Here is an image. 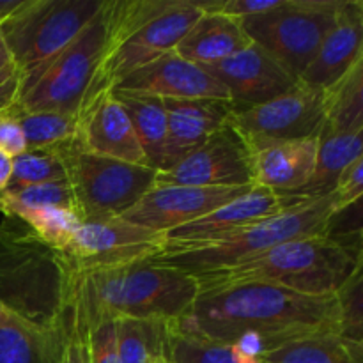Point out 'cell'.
Returning a JSON list of instances; mask_svg holds the SVG:
<instances>
[{"label": "cell", "instance_id": "obj_35", "mask_svg": "<svg viewBox=\"0 0 363 363\" xmlns=\"http://www.w3.org/2000/svg\"><path fill=\"white\" fill-rule=\"evenodd\" d=\"M92 363H121L116 321H105L87 332Z\"/></svg>", "mask_w": 363, "mask_h": 363}, {"label": "cell", "instance_id": "obj_34", "mask_svg": "<svg viewBox=\"0 0 363 363\" xmlns=\"http://www.w3.org/2000/svg\"><path fill=\"white\" fill-rule=\"evenodd\" d=\"M64 325H66V342H64L59 363H92L91 351H89L87 330H85L84 323L78 318L73 301H71L66 315H64Z\"/></svg>", "mask_w": 363, "mask_h": 363}, {"label": "cell", "instance_id": "obj_45", "mask_svg": "<svg viewBox=\"0 0 363 363\" xmlns=\"http://www.w3.org/2000/svg\"><path fill=\"white\" fill-rule=\"evenodd\" d=\"M360 2H362V6H363V0H360Z\"/></svg>", "mask_w": 363, "mask_h": 363}, {"label": "cell", "instance_id": "obj_40", "mask_svg": "<svg viewBox=\"0 0 363 363\" xmlns=\"http://www.w3.org/2000/svg\"><path fill=\"white\" fill-rule=\"evenodd\" d=\"M11 176H13V158L0 151V194L7 190L11 183Z\"/></svg>", "mask_w": 363, "mask_h": 363}, {"label": "cell", "instance_id": "obj_32", "mask_svg": "<svg viewBox=\"0 0 363 363\" xmlns=\"http://www.w3.org/2000/svg\"><path fill=\"white\" fill-rule=\"evenodd\" d=\"M64 149H27L13 158V176L7 188H27L35 184L57 183L67 179Z\"/></svg>", "mask_w": 363, "mask_h": 363}, {"label": "cell", "instance_id": "obj_37", "mask_svg": "<svg viewBox=\"0 0 363 363\" xmlns=\"http://www.w3.org/2000/svg\"><path fill=\"white\" fill-rule=\"evenodd\" d=\"M335 201H337V209L344 208V206L351 204V202L357 201L358 197L363 195V155L346 172L342 174V177L337 183L335 191ZM335 209V211H337Z\"/></svg>", "mask_w": 363, "mask_h": 363}, {"label": "cell", "instance_id": "obj_21", "mask_svg": "<svg viewBox=\"0 0 363 363\" xmlns=\"http://www.w3.org/2000/svg\"><path fill=\"white\" fill-rule=\"evenodd\" d=\"M169 119L163 169L167 170L204 144L230 121L234 106L223 99H163ZM160 172V170H158Z\"/></svg>", "mask_w": 363, "mask_h": 363}, {"label": "cell", "instance_id": "obj_9", "mask_svg": "<svg viewBox=\"0 0 363 363\" xmlns=\"http://www.w3.org/2000/svg\"><path fill=\"white\" fill-rule=\"evenodd\" d=\"M340 6L342 0H284L269 13L240 21L252 43L300 80L335 23Z\"/></svg>", "mask_w": 363, "mask_h": 363}, {"label": "cell", "instance_id": "obj_30", "mask_svg": "<svg viewBox=\"0 0 363 363\" xmlns=\"http://www.w3.org/2000/svg\"><path fill=\"white\" fill-rule=\"evenodd\" d=\"M167 363H261V360L240 353L233 344L179 332L170 321Z\"/></svg>", "mask_w": 363, "mask_h": 363}, {"label": "cell", "instance_id": "obj_38", "mask_svg": "<svg viewBox=\"0 0 363 363\" xmlns=\"http://www.w3.org/2000/svg\"><path fill=\"white\" fill-rule=\"evenodd\" d=\"M28 149L27 138L16 117L11 116L9 110L0 116V151L11 158L23 155Z\"/></svg>", "mask_w": 363, "mask_h": 363}, {"label": "cell", "instance_id": "obj_29", "mask_svg": "<svg viewBox=\"0 0 363 363\" xmlns=\"http://www.w3.org/2000/svg\"><path fill=\"white\" fill-rule=\"evenodd\" d=\"M326 94L328 117L323 133L360 130L363 126V53L347 71L346 77Z\"/></svg>", "mask_w": 363, "mask_h": 363}, {"label": "cell", "instance_id": "obj_1", "mask_svg": "<svg viewBox=\"0 0 363 363\" xmlns=\"http://www.w3.org/2000/svg\"><path fill=\"white\" fill-rule=\"evenodd\" d=\"M174 326L223 344L254 333L273 351L318 333H339V298L308 296L261 282L227 284L202 289Z\"/></svg>", "mask_w": 363, "mask_h": 363}, {"label": "cell", "instance_id": "obj_26", "mask_svg": "<svg viewBox=\"0 0 363 363\" xmlns=\"http://www.w3.org/2000/svg\"><path fill=\"white\" fill-rule=\"evenodd\" d=\"M113 96L126 108L149 167L155 169L156 172L162 170L163 160H165L167 137H169V119H167L163 99L151 98V96Z\"/></svg>", "mask_w": 363, "mask_h": 363}, {"label": "cell", "instance_id": "obj_20", "mask_svg": "<svg viewBox=\"0 0 363 363\" xmlns=\"http://www.w3.org/2000/svg\"><path fill=\"white\" fill-rule=\"evenodd\" d=\"M319 138L268 142L250 147L254 186L296 197L314 176Z\"/></svg>", "mask_w": 363, "mask_h": 363}, {"label": "cell", "instance_id": "obj_19", "mask_svg": "<svg viewBox=\"0 0 363 363\" xmlns=\"http://www.w3.org/2000/svg\"><path fill=\"white\" fill-rule=\"evenodd\" d=\"M363 53V6L342 0L337 20L300 82L319 91H332Z\"/></svg>", "mask_w": 363, "mask_h": 363}, {"label": "cell", "instance_id": "obj_27", "mask_svg": "<svg viewBox=\"0 0 363 363\" xmlns=\"http://www.w3.org/2000/svg\"><path fill=\"white\" fill-rule=\"evenodd\" d=\"M261 363H363V347L340 333H318L269 351Z\"/></svg>", "mask_w": 363, "mask_h": 363}, {"label": "cell", "instance_id": "obj_43", "mask_svg": "<svg viewBox=\"0 0 363 363\" xmlns=\"http://www.w3.org/2000/svg\"><path fill=\"white\" fill-rule=\"evenodd\" d=\"M23 4V0H0V21L14 13Z\"/></svg>", "mask_w": 363, "mask_h": 363}, {"label": "cell", "instance_id": "obj_33", "mask_svg": "<svg viewBox=\"0 0 363 363\" xmlns=\"http://www.w3.org/2000/svg\"><path fill=\"white\" fill-rule=\"evenodd\" d=\"M339 298V333L363 347V272L354 275Z\"/></svg>", "mask_w": 363, "mask_h": 363}, {"label": "cell", "instance_id": "obj_17", "mask_svg": "<svg viewBox=\"0 0 363 363\" xmlns=\"http://www.w3.org/2000/svg\"><path fill=\"white\" fill-rule=\"evenodd\" d=\"M77 145L91 155L149 167L130 116L112 91L98 92L82 103Z\"/></svg>", "mask_w": 363, "mask_h": 363}, {"label": "cell", "instance_id": "obj_15", "mask_svg": "<svg viewBox=\"0 0 363 363\" xmlns=\"http://www.w3.org/2000/svg\"><path fill=\"white\" fill-rule=\"evenodd\" d=\"M250 188L254 186L208 188L155 184L133 208L124 213L123 218L155 233L167 234L202 218Z\"/></svg>", "mask_w": 363, "mask_h": 363}, {"label": "cell", "instance_id": "obj_12", "mask_svg": "<svg viewBox=\"0 0 363 363\" xmlns=\"http://www.w3.org/2000/svg\"><path fill=\"white\" fill-rule=\"evenodd\" d=\"M165 245V234L155 233L117 216L82 223L62 255L74 275H78L92 269L149 261L162 254Z\"/></svg>", "mask_w": 363, "mask_h": 363}, {"label": "cell", "instance_id": "obj_44", "mask_svg": "<svg viewBox=\"0 0 363 363\" xmlns=\"http://www.w3.org/2000/svg\"><path fill=\"white\" fill-rule=\"evenodd\" d=\"M357 241H358V252H360V264H358V273H362L363 272V234L357 236Z\"/></svg>", "mask_w": 363, "mask_h": 363}, {"label": "cell", "instance_id": "obj_11", "mask_svg": "<svg viewBox=\"0 0 363 363\" xmlns=\"http://www.w3.org/2000/svg\"><path fill=\"white\" fill-rule=\"evenodd\" d=\"M328 117V94L298 82L284 94L248 108H234L229 123L248 149L268 142L319 138Z\"/></svg>", "mask_w": 363, "mask_h": 363}, {"label": "cell", "instance_id": "obj_13", "mask_svg": "<svg viewBox=\"0 0 363 363\" xmlns=\"http://www.w3.org/2000/svg\"><path fill=\"white\" fill-rule=\"evenodd\" d=\"M160 186H254L252 155L230 123L167 170L156 172Z\"/></svg>", "mask_w": 363, "mask_h": 363}, {"label": "cell", "instance_id": "obj_41", "mask_svg": "<svg viewBox=\"0 0 363 363\" xmlns=\"http://www.w3.org/2000/svg\"><path fill=\"white\" fill-rule=\"evenodd\" d=\"M16 323H23V319L20 315L14 314L13 311L6 307V305L0 301V326H6V325H16ZM27 323V321H25Z\"/></svg>", "mask_w": 363, "mask_h": 363}, {"label": "cell", "instance_id": "obj_10", "mask_svg": "<svg viewBox=\"0 0 363 363\" xmlns=\"http://www.w3.org/2000/svg\"><path fill=\"white\" fill-rule=\"evenodd\" d=\"M64 160L84 222L123 216L156 184L151 167L91 155L77 142L64 149Z\"/></svg>", "mask_w": 363, "mask_h": 363}, {"label": "cell", "instance_id": "obj_7", "mask_svg": "<svg viewBox=\"0 0 363 363\" xmlns=\"http://www.w3.org/2000/svg\"><path fill=\"white\" fill-rule=\"evenodd\" d=\"M105 0H23L0 21L13 62L21 77L35 73L82 34Z\"/></svg>", "mask_w": 363, "mask_h": 363}, {"label": "cell", "instance_id": "obj_28", "mask_svg": "<svg viewBox=\"0 0 363 363\" xmlns=\"http://www.w3.org/2000/svg\"><path fill=\"white\" fill-rule=\"evenodd\" d=\"M9 113L20 123L28 149L69 147L78 138V116L74 113L50 110L27 112L14 105L9 108Z\"/></svg>", "mask_w": 363, "mask_h": 363}, {"label": "cell", "instance_id": "obj_3", "mask_svg": "<svg viewBox=\"0 0 363 363\" xmlns=\"http://www.w3.org/2000/svg\"><path fill=\"white\" fill-rule=\"evenodd\" d=\"M357 238L307 236L286 241L264 254L222 272L197 277L199 287L261 282L308 296H337L358 273Z\"/></svg>", "mask_w": 363, "mask_h": 363}, {"label": "cell", "instance_id": "obj_42", "mask_svg": "<svg viewBox=\"0 0 363 363\" xmlns=\"http://www.w3.org/2000/svg\"><path fill=\"white\" fill-rule=\"evenodd\" d=\"M13 62V55L9 52V46H7L6 39H4L2 30H0V71L6 69L7 66H11Z\"/></svg>", "mask_w": 363, "mask_h": 363}, {"label": "cell", "instance_id": "obj_5", "mask_svg": "<svg viewBox=\"0 0 363 363\" xmlns=\"http://www.w3.org/2000/svg\"><path fill=\"white\" fill-rule=\"evenodd\" d=\"M106 45L85 99L174 52L204 11L195 0H106Z\"/></svg>", "mask_w": 363, "mask_h": 363}, {"label": "cell", "instance_id": "obj_4", "mask_svg": "<svg viewBox=\"0 0 363 363\" xmlns=\"http://www.w3.org/2000/svg\"><path fill=\"white\" fill-rule=\"evenodd\" d=\"M74 273L60 252L13 218L0 223V301L23 321L59 328L73 301Z\"/></svg>", "mask_w": 363, "mask_h": 363}, {"label": "cell", "instance_id": "obj_2", "mask_svg": "<svg viewBox=\"0 0 363 363\" xmlns=\"http://www.w3.org/2000/svg\"><path fill=\"white\" fill-rule=\"evenodd\" d=\"M201 294L195 277L151 261L74 275L73 305L85 330L117 319L183 318Z\"/></svg>", "mask_w": 363, "mask_h": 363}, {"label": "cell", "instance_id": "obj_6", "mask_svg": "<svg viewBox=\"0 0 363 363\" xmlns=\"http://www.w3.org/2000/svg\"><path fill=\"white\" fill-rule=\"evenodd\" d=\"M335 209L337 201L333 194L315 199L301 197L279 215L250 223L222 240L201 247L163 250L149 261L179 269L197 279L233 268L286 241L326 234V223Z\"/></svg>", "mask_w": 363, "mask_h": 363}, {"label": "cell", "instance_id": "obj_18", "mask_svg": "<svg viewBox=\"0 0 363 363\" xmlns=\"http://www.w3.org/2000/svg\"><path fill=\"white\" fill-rule=\"evenodd\" d=\"M206 69L222 82L234 108L261 105L284 94L300 82L255 43Z\"/></svg>", "mask_w": 363, "mask_h": 363}, {"label": "cell", "instance_id": "obj_22", "mask_svg": "<svg viewBox=\"0 0 363 363\" xmlns=\"http://www.w3.org/2000/svg\"><path fill=\"white\" fill-rule=\"evenodd\" d=\"M250 43L240 20L220 13H202L174 52L197 66L209 67L241 52Z\"/></svg>", "mask_w": 363, "mask_h": 363}, {"label": "cell", "instance_id": "obj_36", "mask_svg": "<svg viewBox=\"0 0 363 363\" xmlns=\"http://www.w3.org/2000/svg\"><path fill=\"white\" fill-rule=\"evenodd\" d=\"M363 234V195L351 204L337 209L326 223V236L357 238Z\"/></svg>", "mask_w": 363, "mask_h": 363}, {"label": "cell", "instance_id": "obj_25", "mask_svg": "<svg viewBox=\"0 0 363 363\" xmlns=\"http://www.w3.org/2000/svg\"><path fill=\"white\" fill-rule=\"evenodd\" d=\"M116 330L121 363H167L170 321L124 318Z\"/></svg>", "mask_w": 363, "mask_h": 363}, {"label": "cell", "instance_id": "obj_23", "mask_svg": "<svg viewBox=\"0 0 363 363\" xmlns=\"http://www.w3.org/2000/svg\"><path fill=\"white\" fill-rule=\"evenodd\" d=\"M363 155V126L344 133H323L319 137L318 160L311 183L296 197L315 199L335 191L342 174Z\"/></svg>", "mask_w": 363, "mask_h": 363}, {"label": "cell", "instance_id": "obj_14", "mask_svg": "<svg viewBox=\"0 0 363 363\" xmlns=\"http://www.w3.org/2000/svg\"><path fill=\"white\" fill-rule=\"evenodd\" d=\"M113 94L151 96L160 99H223L229 92L206 67L183 59L176 52L165 53L144 67L126 74L112 89Z\"/></svg>", "mask_w": 363, "mask_h": 363}, {"label": "cell", "instance_id": "obj_39", "mask_svg": "<svg viewBox=\"0 0 363 363\" xmlns=\"http://www.w3.org/2000/svg\"><path fill=\"white\" fill-rule=\"evenodd\" d=\"M20 69L16 64H11L6 69L0 71V116L11 108L16 103L20 94Z\"/></svg>", "mask_w": 363, "mask_h": 363}, {"label": "cell", "instance_id": "obj_24", "mask_svg": "<svg viewBox=\"0 0 363 363\" xmlns=\"http://www.w3.org/2000/svg\"><path fill=\"white\" fill-rule=\"evenodd\" d=\"M66 325L39 328L30 323L0 326V363H59Z\"/></svg>", "mask_w": 363, "mask_h": 363}, {"label": "cell", "instance_id": "obj_16", "mask_svg": "<svg viewBox=\"0 0 363 363\" xmlns=\"http://www.w3.org/2000/svg\"><path fill=\"white\" fill-rule=\"evenodd\" d=\"M300 199L301 197H282L272 190L254 186L202 218L169 230L165 234L167 245L163 250H181V248L213 243L250 223L279 215L280 211L293 206Z\"/></svg>", "mask_w": 363, "mask_h": 363}, {"label": "cell", "instance_id": "obj_31", "mask_svg": "<svg viewBox=\"0 0 363 363\" xmlns=\"http://www.w3.org/2000/svg\"><path fill=\"white\" fill-rule=\"evenodd\" d=\"M16 220L27 225L43 243L52 247L53 250L60 252V254H64V250L69 247L74 234L84 223V220L74 209L57 208V206L32 209V211L23 213Z\"/></svg>", "mask_w": 363, "mask_h": 363}, {"label": "cell", "instance_id": "obj_8", "mask_svg": "<svg viewBox=\"0 0 363 363\" xmlns=\"http://www.w3.org/2000/svg\"><path fill=\"white\" fill-rule=\"evenodd\" d=\"M108 11L106 0L98 16L57 57L35 73L21 77L14 106L27 112L74 113L78 116L106 45Z\"/></svg>", "mask_w": 363, "mask_h": 363}]
</instances>
